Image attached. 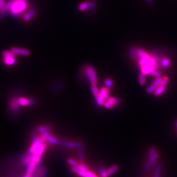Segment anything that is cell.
<instances>
[{"label":"cell","mask_w":177,"mask_h":177,"mask_svg":"<svg viewBox=\"0 0 177 177\" xmlns=\"http://www.w3.org/2000/svg\"><path fill=\"white\" fill-rule=\"evenodd\" d=\"M21 106L19 105L17 98H13L9 102V108L15 114H17L19 111Z\"/></svg>","instance_id":"cell-7"},{"label":"cell","mask_w":177,"mask_h":177,"mask_svg":"<svg viewBox=\"0 0 177 177\" xmlns=\"http://www.w3.org/2000/svg\"><path fill=\"white\" fill-rule=\"evenodd\" d=\"M119 169V167L117 164H114V165H112L111 167H110L107 170H106L107 174L108 177L111 176L113 174H114L115 173H116L118 171Z\"/></svg>","instance_id":"cell-11"},{"label":"cell","mask_w":177,"mask_h":177,"mask_svg":"<svg viewBox=\"0 0 177 177\" xmlns=\"http://www.w3.org/2000/svg\"><path fill=\"white\" fill-rule=\"evenodd\" d=\"M161 80H162V78H161L160 77H157V78L154 80V81L153 82V84L155 86L158 87V86H160Z\"/></svg>","instance_id":"cell-29"},{"label":"cell","mask_w":177,"mask_h":177,"mask_svg":"<svg viewBox=\"0 0 177 177\" xmlns=\"http://www.w3.org/2000/svg\"><path fill=\"white\" fill-rule=\"evenodd\" d=\"M130 55L131 57L133 59H136L138 57L137 49H135L134 47H132L130 48Z\"/></svg>","instance_id":"cell-18"},{"label":"cell","mask_w":177,"mask_h":177,"mask_svg":"<svg viewBox=\"0 0 177 177\" xmlns=\"http://www.w3.org/2000/svg\"><path fill=\"white\" fill-rule=\"evenodd\" d=\"M166 86H159L155 89V90L154 91V95L157 97L160 96V95H162L163 93H165L166 91Z\"/></svg>","instance_id":"cell-14"},{"label":"cell","mask_w":177,"mask_h":177,"mask_svg":"<svg viewBox=\"0 0 177 177\" xmlns=\"http://www.w3.org/2000/svg\"><path fill=\"white\" fill-rule=\"evenodd\" d=\"M3 62L4 65L8 66H12L15 65L16 62V54L12 51H5L2 53Z\"/></svg>","instance_id":"cell-3"},{"label":"cell","mask_w":177,"mask_h":177,"mask_svg":"<svg viewBox=\"0 0 177 177\" xmlns=\"http://www.w3.org/2000/svg\"><path fill=\"white\" fill-rule=\"evenodd\" d=\"M161 65L163 67H167L170 65V61L167 58L163 59L161 62Z\"/></svg>","instance_id":"cell-23"},{"label":"cell","mask_w":177,"mask_h":177,"mask_svg":"<svg viewBox=\"0 0 177 177\" xmlns=\"http://www.w3.org/2000/svg\"><path fill=\"white\" fill-rule=\"evenodd\" d=\"M103 106L105 107V108H107V109H111V108H112L114 106H113L111 104H110L108 101H104V104H103Z\"/></svg>","instance_id":"cell-33"},{"label":"cell","mask_w":177,"mask_h":177,"mask_svg":"<svg viewBox=\"0 0 177 177\" xmlns=\"http://www.w3.org/2000/svg\"><path fill=\"white\" fill-rule=\"evenodd\" d=\"M156 88H157V87L155 86L153 84V85H150V86H149L148 87V88H147L146 91H147V93L151 94V93L154 92V91L155 90Z\"/></svg>","instance_id":"cell-26"},{"label":"cell","mask_w":177,"mask_h":177,"mask_svg":"<svg viewBox=\"0 0 177 177\" xmlns=\"http://www.w3.org/2000/svg\"><path fill=\"white\" fill-rule=\"evenodd\" d=\"M11 51L16 55H19L22 56H28L30 54L29 51L28 49L19 47H13L12 48Z\"/></svg>","instance_id":"cell-9"},{"label":"cell","mask_w":177,"mask_h":177,"mask_svg":"<svg viewBox=\"0 0 177 177\" xmlns=\"http://www.w3.org/2000/svg\"><path fill=\"white\" fill-rule=\"evenodd\" d=\"M90 8V2H83L79 4L78 8L79 10L81 12H84L89 9Z\"/></svg>","instance_id":"cell-15"},{"label":"cell","mask_w":177,"mask_h":177,"mask_svg":"<svg viewBox=\"0 0 177 177\" xmlns=\"http://www.w3.org/2000/svg\"><path fill=\"white\" fill-rule=\"evenodd\" d=\"M112 81L110 79H107L105 81V85L108 88H111L112 86Z\"/></svg>","instance_id":"cell-31"},{"label":"cell","mask_w":177,"mask_h":177,"mask_svg":"<svg viewBox=\"0 0 177 177\" xmlns=\"http://www.w3.org/2000/svg\"><path fill=\"white\" fill-rule=\"evenodd\" d=\"M99 94L104 99H107L109 97V94H110V90L109 88H101L100 90L99 91Z\"/></svg>","instance_id":"cell-13"},{"label":"cell","mask_w":177,"mask_h":177,"mask_svg":"<svg viewBox=\"0 0 177 177\" xmlns=\"http://www.w3.org/2000/svg\"><path fill=\"white\" fill-rule=\"evenodd\" d=\"M150 75L154 76V77H155L156 78L157 77H160V73L159 72H158L157 70H154L150 74Z\"/></svg>","instance_id":"cell-34"},{"label":"cell","mask_w":177,"mask_h":177,"mask_svg":"<svg viewBox=\"0 0 177 177\" xmlns=\"http://www.w3.org/2000/svg\"><path fill=\"white\" fill-rule=\"evenodd\" d=\"M156 153H157V149H156V148L153 147H151V148L150 149V150H149V155H148V156H151V155H153L154 154H155Z\"/></svg>","instance_id":"cell-32"},{"label":"cell","mask_w":177,"mask_h":177,"mask_svg":"<svg viewBox=\"0 0 177 177\" xmlns=\"http://www.w3.org/2000/svg\"><path fill=\"white\" fill-rule=\"evenodd\" d=\"M48 170L45 166L40 164L33 173V177H47Z\"/></svg>","instance_id":"cell-6"},{"label":"cell","mask_w":177,"mask_h":177,"mask_svg":"<svg viewBox=\"0 0 177 177\" xmlns=\"http://www.w3.org/2000/svg\"><path fill=\"white\" fill-rule=\"evenodd\" d=\"M147 3H150V4H151V3H153V2H154V1L153 0H145Z\"/></svg>","instance_id":"cell-35"},{"label":"cell","mask_w":177,"mask_h":177,"mask_svg":"<svg viewBox=\"0 0 177 177\" xmlns=\"http://www.w3.org/2000/svg\"><path fill=\"white\" fill-rule=\"evenodd\" d=\"M84 74L92 85H96L98 78L95 69L91 66H87L84 68Z\"/></svg>","instance_id":"cell-2"},{"label":"cell","mask_w":177,"mask_h":177,"mask_svg":"<svg viewBox=\"0 0 177 177\" xmlns=\"http://www.w3.org/2000/svg\"><path fill=\"white\" fill-rule=\"evenodd\" d=\"M169 82V78L166 77L162 78L161 82H160V86H166V85L167 84V83Z\"/></svg>","instance_id":"cell-27"},{"label":"cell","mask_w":177,"mask_h":177,"mask_svg":"<svg viewBox=\"0 0 177 177\" xmlns=\"http://www.w3.org/2000/svg\"><path fill=\"white\" fill-rule=\"evenodd\" d=\"M159 156V154L157 152L155 154L151 155L150 156H149V160H148V162L153 165L157 162Z\"/></svg>","instance_id":"cell-17"},{"label":"cell","mask_w":177,"mask_h":177,"mask_svg":"<svg viewBox=\"0 0 177 177\" xmlns=\"http://www.w3.org/2000/svg\"><path fill=\"white\" fill-rule=\"evenodd\" d=\"M96 102L99 105L103 106L104 102V99L100 94H99L98 96L96 97Z\"/></svg>","instance_id":"cell-24"},{"label":"cell","mask_w":177,"mask_h":177,"mask_svg":"<svg viewBox=\"0 0 177 177\" xmlns=\"http://www.w3.org/2000/svg\"><path fill=\"white\" fill-rule=\"evenodd\" d=\"M99 173L100 177H108L107 174V171L103 166H100L99 167Z\"/></svg>","instance_id":"cell-20"},{"label":"cell","mask_w":177,"mask_h":177,"mask_svg":"<svg viewBox=\"0 0 177 177\" xmlns=\"http://www.w3.org/2000/svg\"><path fill=\"white\" fill-rule=\"evenodd\" d=\"M162 169V164L160 162H159L157 164L155 171L154 172V174L153 177H160Z\"/></svg>","instance_id":"cell-16"},{"label":"cell","mask_w":177,"mask_h":177,"mask_svg":"<svg viewBox=\"0 0 177 177\" xmlns=\"http://www.w3.org/2000/svg\"><path fill=\"white\" fill-rule=\"evenodd\" d=\"M91 90L95 97H97L99 94V90L96 86V85H91Z\"/></svg>","instance_id":"cell-21"},{"label":"cell","mask_w":177,"mask_h":177,"mask_svg":"<svg viewBox=\"0 0 177 177\" xmlns=\"http://www.w3.org/2000/svg\"><path fill=\"white\" fill-rule=\"evenodd\" d=\"M18 102L19 104L21 107H28L30 106L33 104V101L31 100H29L28 98L24 97H21L17 98Z\"/></svg>","instance_id":"cell-10"},{"label":"cell","mask_w":177,"mask_h":177,"mask_svg":"<svg viewBox=\"0 0 177 177\" xmlns=\"http://www.w3.org/2000/svg\"><path fill=\"white\" fill-rule=\"evenodd\" d=\"M140 70H141L142 73L144 74V75H148V74H151V72L154 70V68L153 66L146 65L144 66L141 67Z\"/></svg>","instance_id":"cell-12"},{"label":"cell","mask_w":177,"mask_h":177,"mask_svg":"<svg viewBox=\"0 0 177 177\" xmlns=\"http://www.w3.org/2000/svg\"><path fill=\"white\" fill-rule=\"evenodd\" d=\"M60 146L69 148H80L83 147V144L81 142L77 141H69V140H60Z\"/></svg>","instance_id":"cell-5"},{"label":"cell","mask_w":177,"mask_h":177,"mask_svg":"<svg viewBox=\"0 0 177 177\" xmlns=\"http://www.w3.org/2000/svg\"><path fill=\"white\" fill-rule=\"evenodd\" d=\"M107 101H108L110 104H111L113 106L116 105L118 103V100L115 98L113 97H108L107 98Z\"/></svg>","instance_id":"cell-25"},{"label":"cell","mask_w":177,"mask_h":177,"mask_svg":"<svg viewBox=\"0 0 177 177\" xmlns=\"http://www.w3.org/2000/svg\"><path fill=\"white\" fill-rule=\"evenodd\" d=\"M139 81L141 85H144L146 83V77L143 73H141L139 77Z\"/></svg>","instance_id":"cell-22"},{"label":"cell","mask_w":177,"mask_h":177,"mask_svg":"<svg viewBox=\"0 0 177 177\" xmlns=\"http://www.w3.org/2000/svg\"><path fill=\"white\" fill-rule=\"evenodd\" d=\"M28 8L27 0H9L6 5V10L12 16L19 17Z\"/></svg>","instance_id":"cell-1"},{"label":"cell","mask_w":177,"mask_h":177,"mask_svg":"<svg viewBox=\"0 0 177 177\" xmlns=\"http://www.w3.org/2000/svg\"><path fill=\"white\" fill-rule=\"evenodd\" d=\"M176 126L177 127V121H176Z\"/></svg>","instance_id":"cell-36"},{"label":"cell","mask_w":177,"mask_h":177,"mask_svg":"<svg viewBox=\"0 0 177 177\" xmlns=\"http://www.w3.org/2000/svg\"><path fill=\"white\" fill-rule=\"evenodd\" d=\"M137 52H138V56L144 58L147 65L154 66L155 65L156 62L155 59L151 57V56L148 55L144 50L139 48L137 49Z\"/></svg>","instance_id":"cell-4"},{"label":"cell","mask_w":177,"mask_h":177,"mask_svg":"<svg viewBox=\"0 0 177 177\" xmlns=\"http://www.w3.org/2000/svg\"><path fill=\"white\" fill-rule=\"evenodd\" d=\"M36 15V10L33 9H32L29 10L26 13H25L23 15L22 19L25 22H29L32 19H33Z\"/></svg>","instance_id":"cell-8"},{"label":"cell","mask_w":177,"mask_h":177,"mask_svg":"<svg viewBox=\"0 0 177 177\" xmlns=\"http://www.w3.org/2000/svg\"><path fill=\"white\" fill-rule=\"evenodd\" d=\"M96 7V3L94 1H91L90 2V8H89V10L90 11L94 10L95 9Z\"/></svg>","instance_id":"cell-28"},{"label":"cell","mask_w":177,"mask_h":177,"mask_svg":"<svg viewBox=\"0 0 177 177\" xmlns=\"http://www.w3.org/2000/svg\"><path fill=\"white\" fill-rule=\"evenodd\" d=\"M6 3H5V0H0V13L3 14L6 12Z\"/></svg>","instance_id":"cell-19"},{"label":"cell","mask_w":177,"mask_h":177,"mask_svg":"<svg viewBox=\"0 0 177 177\" xmlns=\"http://www.w3.org/2000/svg\"><path fill=\"white\" fill-rule=\"evenodd\" d=\"M152 166H153V164H151L150 163H149V162H147L144 166V170L145 171H147L149 170H150V169L152 167Z\"/></svg>","instance_id":"cell-30"}]
</instances>
